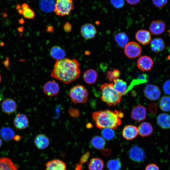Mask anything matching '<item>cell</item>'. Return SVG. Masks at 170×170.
Segmentation results:
<instances>
[{
	"label": "cell",
	"mask_w": 170,
	"mask_h": 170,
	"mask_svg": "<svg viewBox=\"0 0 170 170\" xmlns=\"http://www.w3.org/2000/svg\"><path fill=\"white\" fill-rule=\"evenodd\" d=\"M80 64L75 59L64 58L56 60L51 76L64 83H72L80 76Z\"/></svg>",
	"instance_id": "cell-1"
},
{
	"label": "cell",
	"mask_w": 170,
	"mask_h": 170,
	"mask_svg": "<svg viewBox=\"0 0 170 170\" xmlns=\"http://www.w3.org/2000/svg\"><path fill=\"white\" fill-rule=\"evenodd\" d=\"M123 116V112L116 110H100L92 114L93 121L97 127L100 129L106 128L116 129L121 124V119Z\"/></svg>",
	"instance_id": "cell-2"
},
{
	"label": "cell",
	"mask_w": 170,
	"mask_h": 170,
	"mask_svg": "<svg viewBox=\"0 0 170 170\" xmlns=\"http://www.w3.org/2000/svg\"><path fill=\"white\" fill-rule=\"evenodd\" d=\"M100 90L102 100L109 106H116L121 101L122 96L114 89L113 83L102 84Z\"/></svg>",
	"instance_id": "cell-3"
},
{
	"label": "cell",
	"mask_w": 170,
	"mask_h": 170,
	"mask_svg": "<svg viewBox=\"0 0 170 170\" xmlns=\"http://www.w3.org/2000/svg\"><path fill=\"white\" fill-rule=\"evenodd\" d=\"M88 95V91L85 87L79 84L71 88L69 93L71 100L75 104L86 103Z\"/></svg>",
	"instance_id": "cell-4"
},
{
	"label": "cell",
	"mask_w": 170,
	"mask_h": 170,
	"mask_svg": "<svg viewBox=\"0 0 170 170\" xmlns=\"http://www.w3.org/2000/svg\"><path fill=\"white\" fill-rule=\"evenodd\" d=\"M74 7L72 0H56L54 12L59 16L68 15Z\"/></svg>",
	"instance_id": "cell-5"
},
{
	"label": "cell",
	"mask_w": 170,
	"mask_h": 170,
	"mask_svg": "<svg viewBox=\"0 0 170 170\" xmlns=\"http://www.w3.org/2000/svg\"><path fill=\"white\" fill-rule=\"evenodd\" d=\"M142 48L140 46L134 41L128 42L124 47V52L129 58L134 59L139 57L141 54Z\"/></svg>",
	"instance_id": "cell-6"
},
{
	"label": "cell",
	"mask_w": 170,
	"mask_h": 170,
	"mask_svg": "<svg viewBox=\"0 0 170 170\" xmlns=\"http://www.w3.org/2000/svg\"><path fill=\"white\" fill-rule=\"evenodd\" d=\"M144 93L145 97L151 101L158 100L161 94V91L159 87L153 84L147 85L144 88Z\"/></svg>",
	"instance_id": "cell-7"
},
{
	"label": "cell",
	"mask_w": 170,
	"mask_h": 170,
	"mask_svg": "<svg viewBox=\"0 0 170 170\" xmlns=\"http://www.w3.org/2000/svg\"><path fill=\"white\" fill-rule=\"evenodd\" d=\"M128 156L130 159L133 161L141 162L144 160L145 154L141 148L137 145H135L130 149Z\"/></svg>",
	"instance_id": "cell-8"
},
{
	"label": "cell",
	"mask_w": 170,
	"mask_h": 170,
	"mask_svg": "<svg viewBox=\"0 0 170 170\" xmlns=\"http://www.w3.org/2000/svg\"><path fill=\"white\" fill-rule=\"evenodd\" d=\"M131 116L133 120L138 122L142 121L146 118V109L142 105H137L132 109Z\"/></svg>",
	"instance_id": "cell-9"
},
{
	"label": "cell",
	"mask_w": 170,
	"mask_h": 170,
	"mask_svg": "<svg viewBox=\"0 0 170 170\" xmlns=\"http://www.w3.org/2000/svg\"><path fill=\"white\" fill-rule=\"evenodd\" d=\"M97 32L95 26L90 23H86L82 25L81 28V34L85 39L88 40L93 38Z\"/></svg>",
	"instance_id": "cell-10"
},
{
	"label": "cell",
	"mask_w": 170,
	"mask_h": 170,
	"mask_svg": "<svg viewBox=\"0 0 170 170\" xmlns=\"http://www.w3.org/2000/svg\"><path fill=\"white\" fill-rule=\"evenodd\" d=\"M153 61L149 56L143 55L140 57L137 61L138 67L143 71L150 70L153 67Z\"/></svg>",
	"instance_id": "cell-11"
},
{
	"label": "cell",
	"mask_w": 170,
	"mask_h": 170,
	"mask_svg": "<svg viewBox=\"0 0 170 170\" xmlns=\"http://www.w3.org/2000/svg\"><path fill=\"white\" fill-rule=\"evenodd\" d=\"M43 90L49 96L53 97L57 95L60 90L58 84L54 80L48 82L44 85Z\"/></svg>",
	"instance_id": "cell-12"
},
{
	"label": "cell",
	"mask_w": 170,
	"mask_h": 170,
	"mask_svg": "<svg viewBox=\"0 0 170 170\" xmlns=\"http://www.w3.org/2000/svg\"><path fill=\"white\" fill-rule=\"evenodd\" d=\"M13 123L16 128L19 130H23L28 127L29 121L26 115L19 113L14 117Z\"/></svg>",
	"instance_id": "cell-13"
},
{
	"label": "cell",
	"mask_w": 170,
	"mask_h": 170,
	"mask_svg": "<svg viewBox=\"0 0 170 170\" xmlns=\"http://www.w3.org/2000/svg\"><path fill=\"white\" fill-rule=\"evenodd\" d=\"M165 28V24L162 21L154 20L151 22L150 25V32L154 35H159L164 32Z\"/></svg>",
	"instance_id": "cell-14"
},
{
	"label": "cell",
	"mask_w": 170,
	"mask_h": 170,
	"mask_svg": "<svg viewBox=\"0 0 170 170\" xmlns=\"http://www.w3.org/2000/svg\"><path fill=\"white\" fill-rule=\"evenodd\" d=\"M1 107L3 112L8 114L14 113L17 108L16 102L11 98L4 100L2 103Z\"/></svg>",
	"instance_id": "cell-15"
},
{
	"label": "cell",
	"mask_w": 170,
	"mask_h": 170,
	"mask_svg": "<svg viewBox=\"0 0 170 170\" xmlns=\"http://www.w3.org/2000/svg\"><path fill=\"white\" fill-rule=\"evenodd\" d=\"M138 133V128L132 125L126 126L122 131L123 137L127 140L133 139L137 136Z\"/></svg>",
	"instance_id": "cell-16"
},
{
	"label": "cell",
	"mask_w": 170,
	"mask_h": 170,
	"mask_svg": "<svg viewBox=\"0 0 170 170\" xmlns=\"http://www.w3.org/2000/svg\"><path fill=\"white\" fill-rule=\"evenodd\" d=\"M45 170H66V166L63 161L54 159L46 163Z\"/></svg>",
	"instance_id": "cell-17"
},
{
	"label": "cell",
	"mask_w": 170,
	"mask_h": 170,
	"mask_svg": "<svg viewBox=\"0 0 170 170\" xmlns=\"http://www.w3.org/2000/svg\"><path fill=\"white\" fill-rule=\"evenodd\" d=\"M135 37L136 40L143 45L148 44L151 40L150 32L144 30L138 31L136 33Z\"/></svg>",
	"instance_id": "cell-18"
},
{
	"label": "cell",
	"mask_w": 170,
	"mask_h": 170,
	"mask_svg": "<svg viewBox=\"0 0 170 170\" xmlns=\"http://www.w3.org/2000/svg\"><path fill=\"white\" fill-rule=\"evenodd\" d=\"M34 143L37 149L42 150L46 148L48 146L49 140L46 135L43 134H40L35 138Z\"/></svg>",
	"instance_id": "cell-19"
},
{
	"label": "cell",
	"mask_w": 170,
	"mask_h": 170,
	"mask_svg": "<svg viewBox=\"0 0 170 170\" xmlns=\"http://www.w3.org/2000/svg\"><path fill=\"white\" fill-rule=\"evenodd\" d=\"M138 133L142 137L149 136L153 133V129L149 123L144 122L139 124L138 128Z\"/></svg>",
	"instance_id": "cell-20"
},
{
	"label": "cell",
	"mask_w": 170,
	"mask_h": 170,
	"mask_svg": "<svg viewBox=\"0 0 170 170\" xmlns=\"http://www.w3.org/2000/svg\"><path fill=\"white\" fill-rule=\"evenodd\" d=\"M98 77V73L94 69H88L83 73V78L85 82L89 85L95 83Z\"/></svg>",
	"instance_id": "cell-21"
},
{
	"label": "cell",
	"mask_w": 170,
	"mask_h": 170,
	"mask_svg": "<svg viewBox=\"0 0 170 170\" xmlns=\"http://www.w3.org/2000/svg\"><path fill=\"white\" fill-rule=\"evenodd\" d=\"M150 46L152 50L156 53L162 51L165 48V43L163 40L160 38H156L150 42Z\"/></svg>",
	"instance_id": "cell-22"
},
{
	"label": "cell",
	"mask_w": 170,
	"mask_h": 170,
	"mask_svg": "<svg viewBox=\"0 0 170 170\" xmlns=\"http://www.w3.org/2000/svg\"><path fill=\"white\" fill-rule=\"evenodd\" d=\"M157 123L162 128H170V115L165 113L160 114L156 118Z\"/></svg>",
	"instance_id": "cell-23"
},
{
	"label": "cell",
	"mask_w": 170,
	"mask_h": 170,
	"mask_svg": "<svg viewBox=\"0 0 170 170\" xmlns=\"http://www.w3.org/2000/svg\"><path fill=\"white\" fill-rule=\"evenodd\" d=\"M113 82L114 89L121 96L125 95L127 90V83L123 80L118 78L115 79Z\"/></svg>",
	"instance_id": "cell-24"
},
{
	"label": "cell",
	"mask_w": 170,
	"mask_h": 170,
	"mask_svg": "<svg viewBox=\"0 0 170 170\" xmlns=\"http://www.w3.org/2000/svg\"><path fill=\"white\" fill-rule=\"evenodd\" d=\"M0 170H18L17 166L9 158H0Z\"/></svg>",
	"instance_id": "cell-25"
},
{
	"label": "cell",
	"mask_w": 170,
	"mask_h": 170,
	"mask_svg": "<svg viewBox=\"0 0 170 170\" xmlns=\"http://www.w3.org/2000/svg\"><path fill=\"white\" fill-rule=\"evenodd\" d=\"M55 0H40L39 5L41 9L46 13L52 12L55 7Z\"/></svg>",
	"instance_id": "cell-26"
},
{
	"label": "cell",
	"mask_w": 170,
	"mask_h": 170,
	"mask_svg": "<svg viewBox=\"0 0 170 170\" xmlns=\"http://www.w3.org/2000/svg\"><path fill=\"white\" fill-rule=\"evenodd\" d=\"M103 161L99 158H94L89 162L88 168L89 170H103L104 167Z\"/></svg>",
	"instance_id": "cell-27"
},
{
	"label": "cell",
	"mask_w": 170,
	"mask_h": 170,
	"mask_svg": "<svg viewBox=\"0 0 170 170\" xmlns=\"http://www.w3.org/2000/svg\"><path fill=\"white\" fill-rule=\"evenodd\" d=\"M50 53L51 56L57 60L64 59L65 56V51L58 46L53 47L50 50Z\"/></svg>",
	"instance_id": "cell-28"
},
{
	"label": "cell",
	"mask_w": 170,
	"mask_h": 170,
	"mask_svg": "<svg viewBox=\"0 0 170 170\" xmlns=\"http://www.w3.org/2000/svg\"><path fill=\"white\" fill-rule=\"evenodd\" d=\"M114 39L118 46L122 48H124L128 42V38L127 34L124 32H119L114 37Z\"/></svg>",
	"instance_id": "cell-29"
},
{
	"label": "cell",
	"mask_w": 170,
	"mask_h": 170,
	"mask_svg": "<svg viewBox=\"0 0 170 170\" xmlns=\"http://www.w3.org/2000/svg\"><path fill=\"white\" fill-rule=\"evenodd\" d=\"M104 139L99 136H95L91 139V144L92 146L97 150L103 149L105 145Z\"/></svg>",
	"instance_id": "cell-30"
},
{
	"label": "cell",
	"mask_w": 170,
	"mask_h": 170,
	"mask_svg": "<svg viewBox=\"0 0 170 170\" xmlns=\"http://www.w3.org/2000/svg\"><path fill=\"white\" fill-rule=\"evenodd\" d=\"M0 135L4 140L8 141L12 139L14 135L12 129L9 127H4L1 129Z\"/></svg>",
	"instance_id": "cell-31"
},
{
	"label": "cell",
	"mask_w": 170,
	"mask_h": 170,
	"mask_svg": "<svg viewBox=\"0 0 170 170\" xmlns=\"http://www.w3.org/2000/svg\"><path fill=\"white\" fill-rule=\"evenodd\" d=\"M159 106L161 109L164 111H170V96H164L160 99Z\"/></svg>",
	"instance_id": "cell-32"
},
{
	"label": "cell",
	"mask_w": 170,
	"mask_h": 170,
	"mask_svg": "<svg viewBox=\"0 0 170 170\" xmlns=\"http://www.w3.org/2000/svg\"><path fill=\"white\" fill-rule=\"evenodd\" d=\"M107 167L109 170H120L122 167V164L118 159H115L109 161Z\"/></svg>",
	"instance_id": "cell-33"
},
{
	"label": "cell",
	"mask_w": 170,
	"mask_h": 170,
	"mask_svg": "<svg viewBox=\"0 0 170 170\" xmlns=\"http://www.w3.org/2000/svg\"><path fill=\"white\" fill-rule=\"evenodd\" d=\"M101 133L103 138L107 140L112 139L115 136L114 130L110 128H104L101 131Z\"/></svg>",
	"instance_id": "cell-34"
},
{
	"label": "cell",
	"mask_w": 170,
	"mask_h": 170,
	"mask_svg": "<svg viewBox=\"0 0 170 170\" xmlns=\"http://www.w3.org/2000/svg\"><path fill=\"white\" fill-rule=\"evenodd\" d=\"M22 15L26 19H31L34 17L35 14L32 9L29 8L23 10Z\"/></svg>",
	"instance_id": "cell-35"
},
{
	"label": "cell",
	"mask_w": 170,
	"mask_h": 170,
	"mask_svg": "<svg viewBox=\"0 0 170 170\" xmlns=\"http://www.w3.org/2000/svg\"><path fill=\"white\" fill-rule=\"evenodd\" d=\"M111 4L116 8H122L124 4V0H110Z\"/></svg>",
	"instance_id": "cell-36"
},
{
	"label": "cell",
	"mask_w": 170,
	"mask_h": 170,
	"mask_svg": "<svg viewBox=\"0 0 170 170\" xmlns=\"http://www.w3.org/2000/svg\"><path fill=\"white\" fill-rule=\"evenodd\" d=\"M152 2L154 6L161 8L165 6L168 2V0H152Z\"/></svg>",
	"instance_id": "cell-37"
},
{
	"label": "cell",
	"mask_w": 170,
	"mask_h": 170,
	"mask_svg": "<svg viewBox=\"0 0 170 170\" xmlns=\"http://www.w3.org/2000/svg\"><path fill=\"white\" fill-rule=\"evenodd\" d=\"M69 113L70 116L73 118L78 117L80 115V112L79 110L74 108L69 109Z\"/></svg>",
	"instance_id": "cell-38"
},
{
	"label": "cell",
	"mask_w": 170,
	"mask_h": 170,
	"mask_svg": "<svg viewBox=\"0 0 170 170\" xmlns=\"http://www.w3.org/2000/svg\"><path fill=\"white\" fill-rule=\"evenodd\" d=\"M163 89L164 93L168 95H170V80L166 81L163 86Z\"/></svg>",
	"instance_id": "cell-39"
},
{
	"label": "cell",
	"mask_w": 170,
	"mask_h": 170,
	"mask_svg": "<svg viewBox=\"0 0 170 170\" xmlns=\"http://www.w3.org/2000/svg\"><path fill=\"white\" fill-rule=\"evenodd\" d=\"M148 109L151 113L155 114L157 111V106L155 103H151L148 105Z\"/></svg>",
	"instance_id": "cell-40"
},
{
	"label": "cell",
	"mask_w": 170,
	"mask_h": 170,
	"mask_svg": "<svg viewBox=\"0 0 170 170\" xmlns=\"http://www.w3.org/2000/svg\"><path fill=\"white\" fill-rule=\"evenodd\" d=\"M90 156L89 152H87L85 153L81 157L80 161V162L83 164L87 162Z\"/></svg>",
	"instance_id": "cell-41"
},
{
	"label": "cell",
	"mask_w": 170,
	"mask_h": 170,
	"mask_svg": "<svg viewBox=\"0 0 170 170\" xmlns=\"http://www.w3.org/2000/svg\"><path fill=\"white\" fill-rule=\"evenodd\" d=\"M145 170H160L159 167L153 163L148 165L145 167Z\"/></svg>",
	"instance_id": "cell-42"
},
{
	"label": "cell",
	"mask_w": 170,
	"mask_h": 170,
	"mask_svg": "<svg viewBox=\"0 0 170 170\" xmlns=\"http://www.w3.org/2000/svg\"><path fill=\"white\" fill-rule=\"evenodd\" d=\"M112 74L115 79H117L120 75L121 72L119 70L114 69L112 71Z\"/></svg>",
	"instance_id": "cell-43"
},
{
	"label": "cell",
	"mask_w": 170,
	"mask_h": 170,
	"mask_svg": "<svg viewBox=\"0 0 170 170\" xmlns=\"http://www.w3.org/2000/svg\"><path fill=\"white\" fill-rule=\"evenodd\" d=\"M148 76L146 74H143L139 76L138 79L143 83L146 82L147 80Z\"/></svg>",
	"instance_id": "cell-44"
},
{
	"label": "cell",
	"mask_w": 170,
	"mask_h": 170,
	"mask_svg": "<svg viewBox=\"0 0 170 170\" xmlns=\"http://www.w3.org/2000/svg\"><path fill=\"white\" fill-rule=\"evenodd\" d=\"M106 76L110 82H113V80L115 79L112 75V71L110 70L107 71L106 73Z\"/></svg>",
	"instance_id": "cell-45"
},
{
	"label": "cell",
	"mask_w": 170,
	"mask_h": 170,
	"mask_svg": "<svg viewBox=\"0 0 170 170\" xmlns=\"http://www.w3.org/2000/svg\"><path fill=\"white\" fill-rule=\"evenodd\" d=\"M72 26L71 24L68 22H66L64 25L63 28L66 32H70L71 31Z\"/></svg>",
	"instance_id": "cell-46"
},
{
	"label": "cell",
	"mask_w": 170,
	"mask_h": 170,
	"mask_svg": "<svg viewBox=\"0 0 170 170\" xmlns=\"http://www.w3.org/2000/svg\"><path fill=\"white\" fill-rule=\"evenodd\" d=\"M127 3L131 5H135L138 4L140 0H126Z\"/></svg>",
	"instance_id": "cell-47"
},
{
	"label": "cell",
	"mask_w": 170,
	"mask_h": 170,
	"mask_svg": "<svg viewBox=\"0 0 170 170\" xmlns=\"http://www.w3.org/2000/svg\"><path fill=\"white\" fill-rule=\"evenodd\" d=\"M22 138V137L19 135H14L13 137V139L16 141H20L21 139Z\"/></svg>",
	"instance_id": "cell-48"
},
{
	"label": "cell",
	"mask_w": 170,
	"mask_h": 170,
	"mask_svg": "<svg viewBox=\"0 0 170 170\" xmlns=\"http://www.w3.org/2000/svg\"><path fill=\"white\" fill-rule=\"evenodd\" d=\"M3 64L6 68H8L9 63V60L7 57L6 60L3 62Z\"/></svg>",
	"instance_id": "cell-49"
},
{
	"label": "cell",
	"mask_w": 170,
	"mask_h": 170,
	"mask_svg": "<svg viewBox=\"0 0 170 170\" xmlns=\"http://www.w3.org/2000/svg\"><path fill=\"white\" fill-rule=\"evenodd\" d=\"M22 9L23 10L25 9L29 8V5L26 3H23L21 5Z\"/></svg>",
	"instance_id": "cell-50"
},
{
	"label": "cell",
	"mask_w": 170,
	"mask_h": 170,
	"mask_svg": "<svg viewBox=\"0 0 170 170\" xmlns=\"http://www.w3.org/2000/svg\"><path fill=\"white\" fill-rule=\"evenodd\" d=\"M87 127L88 128H90L92 127V125L91 123H88L86 125Z\"/></svg>",
	"instance_id": "cell-51"
},
{
	"label": "cell",
	"mask_w": 170,
	"mask_h": 170,
	"mask_svg": "<svg viewBox=\"0 0 170 170\" xmlns=\"http://www.w3.org/2000/svg\"><path fill=\"white\" fill-rule=\"evenodd\" d=\"M2 144V141L0 138V148L1 147Z\"/></svg>",
	"instance_id": "cell-52"
},
{
	"label": "cell",
	"mask_w": 170,
	"mask_h": 170,
	"mask_svg": "<svg viewBox=\"0 0 170 170\" xmlns=\"http://www.w3.org/2000/svg\"><path fill=\"white\" fill-rule=\"evenodd\" d=\"M19 22L20 23H23L24 22V21L23 20H20Z\"/></svg>",
	"instance_id": "cell-53"
},
{
	"label": "cell",
	"mask_w": 170,
	"mask_h": 170,
	"mask_svg": "<svg viewBox=\"0 0 170 170\" xmlns=\"http://www.w3.org/2000/svg\"><path fill=\"white\" fill-rule=\"evenodd\" d=\"M168 33L169 36L170 37V27L169 29L168 30Z\"/></svg>",
	"instance_id": "cell-54"
},
{
	"label": "cell",
	"mask_w": 170,
	"mask_h": 170,
	"mask_svg": "<svg viewBox=\"0 0 170 170\" xmlns=\"http://www.w3.org/2000/svg\"><path fill=\"white\" fill-rule=\"evenodd\" d=\"M1 75H0V83H1Z\"/></svg>",
	"instance_id": "cell-55"
},
{
	"label": "cell",
	"mask_w": 170,
	"mask_h": 170,
	"mask_svg": "<svg viewBox=\"0 0 170 170\" xmlns=\"http://www.w3.org/2000/svg\"></svg>",
	"instance_id": "cell-56"
}]
</instances>
